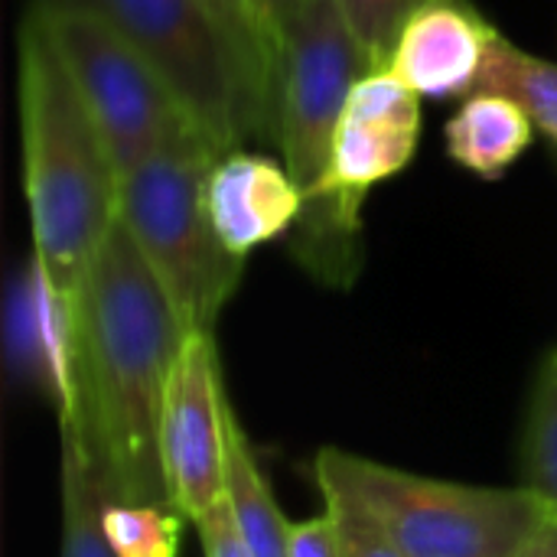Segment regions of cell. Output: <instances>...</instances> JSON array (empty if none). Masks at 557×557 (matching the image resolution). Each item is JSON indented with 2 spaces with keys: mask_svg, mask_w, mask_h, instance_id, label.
<instances>
[{
  "mask_svg": "<svg viewBox=\"0 0 557 557\" xmlns=\"http://www.w3.org/2000/svg\"><path fill=\"white\" fill-rule=\"evenodd\" d=\"M189 336L117 215L75 304V411L59 421L85 441L114 503L173 506L160 457V418Z\"/></svg>",
  "mask_w": 557,
  "mask_h": 557,
  "instance_id": "6da1fadb",
  "label": "cell"
},
{
  "mask_svg": "<svg viewBox=\"0 0 557 557\" xmlns=\"http://www.w3.org/2000/svg\"><path fill=\"white\" fill-rule=\"evenodd\" d=\"M16 91L33 255L78 304L91 258L121 215V173L33 10L20 26Z\"/></svg>",
  "mask_w": 557,
  "mask_h": 557,
  "instance_id": "7a4b0ae2",
  "label": "cell"
},
{
  "mask_svg": "<svg viewBox=\"0 0 557 557\" xmlns=\"http://www.w3.org/2000/svg\"><path fill=\"white\" fill-rule=\"evenodd\" d=\"M78 3L104 13L140 49L215 153L277 137V82L206 0Z\"/></svg>",
  "mask_w": 557,
  "mask_h": 557,
  "instance_id": "3957f363",
  "label": "cell"
},
{
  "mask_svg": "<svg viewBox=\"0 0 557 557\" xmlns=\"http://www.w3.org/2000/svg\"><path fill=\"white\" fill-rule=\"evenodd\" d=\"M421 140V95L395 72H366L336 124L330 173L304 196L287 235L297 264L326 287H352L362 271V202L369 189L398 176Z\"/></svg>",
  "mask_w": 557,
  "mask_h": 557,
  "instance_id": "277c9868",
  "label": "cell"
},
{
  "mask_svg": "<svg viewBox=\"0 0 557 557\" xmlns=\"http://www.w3.org/2000/svg\"><path fill=\"white\" fill-rule=\"evenodd\" d=\"M313 483L366 503L405 557H516L552 516L525 483L493 490L431 480L336 447L313 457Z\"/></svg>",
  "mask_w": 557,
  "mask_h": 557,
  "instance_id": "5b68a950",
  "label": "cell"
},
{
  "mask_svg": "<svg viewBox=\"0 0 557 557\" xmlns=\"http://www.w3.org/2000/svg\"><path fill=\"white\" fill-rule=\"evenodd\" d=\"M219 157L206 140H186L121 176V222L189 333H212L245 268L222 245L206 212L202 186Z\"/></svg>",
  "mask_w": 557,
  "mask_h": 557,
  "instance_id": "8992f818",
  "label": "cell"
},
{
  "mask_svg": "<svg viewBox=\"0 0 557 557\" xmlns=\"http://www.w3.org/2000/svg\"><path fill=\"white\" fill-rule=\"evenodd\" d=\"M29 10L65 62L121 176L166 147L202 140L166 82L104 13L78 0H33Z\"/></svg>",
  "mask_w": 557,
  "mask_h": 557,
  "instance_id": "52a82bcc",
  "label": "cell"
},
{
  "mask_svg": "<svg viewBox=\"0 0 557 557\" xmlns=\"http://www.w3.org/2000/svg\"><path fill=\"white\" fill-rule=\"evenodd\" d=\"M366 72L372 69L336 0H313L281 26L277 144L304 196L323 186L336 124Z\"/></svg>",
  "mask_w": 557,
  "mask_h": 557,
  "instance_id": "ba28073f",
  "label": "cell"
},
{
  "mask_svg": "<svg viewBox=\"0 0 557 557\" xmlns=\"http://www.w3.org/2000/svg\"><path fill=\"white\" fill-rule=\"evenodd\" d=\"M228 414L215 339L212 333H193L173 366L160 418L166 493L189 522L225 499Z\"/></svg>",
  "mask_w": 557,
  "mask_h": 557,
  "instance_id": "9c48e42d",
  "label": "cell"
},
{
  "mask_svg": "<svg viewBox=\"0 0 557 557\" xmlns=\"http://www.w3.org/2000/svg\"><path fill=\"white\" fill-rule=\"evenodd\" d=\"M499 29L470 0H424L405 23L388 72L424 98L476 91Z\"/></svg>",
  "mask_w": 557,
  "mask_h": 557,
  "instance_id": "30bf717a",
  "label": "cell"
},
{
  "mask_svg": "<svg viewBox=\"0 0 557 557\" xmlns=\"http://www.w3.org/2000/svg\"><path fill=\"white\" fill-rule=\"evenodd\" d=\"M7 352L20 375L42 388L59 421L75 411V304L33 255L10 281Z\"/></svg>",
  "mask_w": 557,
  "mask_h": 557,
  "instance_id": "8fae6325",
  "label": "cell"
},
{
  "mask_svg": "<svg viewBox=\"0 0 557 557\" xmlns=\"http://www.w3.org/2000/svg\"><path fill=\"white\" fill-rule=\"evenodd\" d=\"M206 212L215 235L235 258L290 235L300 219L304 193L290 170L271 157L232 150L206 173Z\"/></svg>",
  "mask_w": 557,
  "mask_h": 557,
  "instance_id": "7c38bea8",
  "label": "cell"
},
{
  "mask_svg": "<svg viewBox=\"0 0 557 557\" xmlns=\"http://www.w3.org/2000/svg\"><path fill=\"white\" fill-rule=\"evenodd\" d=\"M535 137V124L519 101L499 91H470L444 127L447 153L480 180H499Z\"/></svg>",
  "mask_w": 557,
  "mask_h": 557,
  "instance_id": "4fadbf2b",
  "label": "cell"
},
{
  "mask_svg": "<svg viewBox=\"0 0 557 557\" xmlns=\"http://www.w3.org/2000/svg\"><path fill=\"white\" fill-rule=\"evenodd\" d=\"M225 506L251 557H287L290 522L281 516L277 499L255 460L235 411L228 414V457H225Z\"/></svg>",
  "mask_w": 557,
  "mask_h": 557,
  "instance_id": "5bb4252c",
  "label": "cell"
},
{
  "mask_svg": "<svg viewBox=\"0 0 557 557\" xmlns=\"http://www.w3.org/2000/svg\"><path fill=\"white\" fill-rule=\"evenodd\" d=\"M104 480L85 441L62 428V557H117L104 535Z\"/></svg>",
  "mask_w": 557,
  "mask_h": 557,
  "instance_id": "9a60e30c",
  "label": "cell"
},
{
  "mask_svg": "<svg viewBox=\"0 0 557 557\" xmlns=\"http://www.w3.org/2000/svg\"><path fill=\"white\" fill-rule=\"evenodd\" d=\"M476 91H499L519 101L535 131H542L557 147V62L522 52L499 33L486 55Z\"/></svg>",
  "mask_w": 557,
  "mask_h": 557,
  "instance_id": "2e32d148",
  "label": "cell"
},
{
  "mask_svg": "<svg viewBox=\"0 0 557 557\" xmlns=\"http://www.w3.org/2000/svg\"><path fill=\"white\" fill-rule=\"evenodd\" d=\"M104 535L117 557H176L183 535V512L173 506L104 503Z\"/></svg>",
  "mask_w": 557,
  "mask_h": 557,
  "instance_id": "e0dca14e",
  "label": "cell"
},
{
  "mask_svg": "<svg viewBox=\"0 0 557 557\" xmlns=\"http://www.w3.org/2000/svg\"><path fill=\"white\" fill-rule=\"evenodd\" d=\"M525 486L557 516V352L545 362L529 408Z\"/></svg>",
  "mask_w": 557,
  "mask_h": 557,
  "instance_id": "ac0fdd59",
  "label": "cell"
},
{
  "mask_svg": "<svg viewBox=\"0 0 557 557\" xmlns=\"http://www.w3.org/2000/svg\"><path fill=\"white\" fill-rule=\"evenodd\" d=\"M336 3L349 23V33L356 36L369 69L375 72V69L388 65L405 23L424 0H336Z\"/></svg>",
  "mask_w": 557,
  "mask_h": 557,
  "instance_id": "d6986e66",
  "label": "cell"
},
{
  "mask_svg": "<svg viewBox=\"0 0 557 557\" xmlns=\"http://www.w3.org/2000/svg\"><path fill=\"white\" fill-rule=\"evenodd\" d=\"M323 509L333 516L343 557H405L382 519L343 490H320Z\"/></svg>",
  "mask_w": 557,
  "mask_h": 557,
  "instance_id": "ffe728a7",
  "label": "cell"
},
{
  "mask_svg": "<svg viewBox=\"0 0 557 557\" xmlns=\"http://www.w3.org/2000/svg\"><path fill=\"white\" fill-rule=\"evenodd\" d=\"M245 42L255 62L277 82L281 75V26L268 0H206Z\"/></svg>",
  "mask_w": 557,
  "mask_h": 557,
  "instance_id": "44dd1931",
  "label": "cell"
},
{
  "mask_svg": "<svg viewBox=\"0 0 557 557\" xmlns=\"http://www.w3.org/2000/svg\"><path fill=\"white\" fill-rule=\"evenodd\" d=\"M193 525L199 532L202 557H251L245 542H242V535H238V529H235V522H232V512H228L225 499Z\"/></svg>",
  "mask_w": 557,
  "mask_h": 557,
  "instance_id": "7402d4cb",
  "label": "cell"
},
{
  "mask_svg": "<svg viewBox=\"0 0 557 557\" xmlns=\"http://www.w3.org/2000/svg\"><path fill=\"white\" fill-rule=\"evenodd\" d=\"M287 557H343L333 516L326 509L313 519L290 522V552H287Z\"/></svg>",
  "mask_w": 557,
  "mask_h": 557,
  "instance_id": "603a6c76",
  "label": "cell"
},
{
  "mask_svg": "<svg viewBox=\"0 0 557 557\" xmlns=\"http://www.w3.org/2000/svg\"><path fill=\"white\" fill-rule=\"evenodd\" d=\"M516 557H557V516L552 512Z\"/></svg>",
  "mask_w": 557,
  "mask_h": 557,
  "instance_id": "cb8c5ba5",
  "label": "cell"
},
{
  "mask_svg": "<svg viewBox=\"0 0 557 557\" xmlns=\"http://www.w3.org/2000/svg\"><path fill=\"white\" fill-rule=\"evenodd\" d=\"M307 3H313V0H268V7H271V13H274L277 26H284L290 16H297Z\"/></svg>",
  "mask_w": 557,
  "mask_h": 557,
  "instance_id": "d4e9b609",
  "label": "cell"
}]
</instances>
